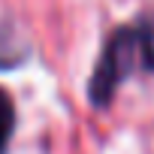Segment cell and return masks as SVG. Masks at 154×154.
Wrapping results in <instances>:
<instances>
[{
    "instance_id": "cell-1",
    "label": "cell",
    "mask_w": 154,
    "mask_h": 154,
    "mask_svg": "<svg viewBox=\"0 0 154 154\" xmlns=\"http://www.w3.org/2000/svg\"><path fill=\"white\" fill-rule=\"evenodd\" d=\"M136 72H154V15L118 27L109 36L88 85L91 103L109 106L118 88Z\"/></svg>"
},
{
    "instance_id": "cell-2",
    "label": "cell",
    "mask_w": 154,
    "mask_h": 154,
    "mask_svg": "<svg viewBox=\"0 0 154 154\" xmlns=\"http://www.w3.org/2000/svg\"><path fill=\"white\" fill-rule=\"evenodd\" d=\"M12 124H15V109L6 91H0V154H6V145L12 139Z\"/></svg>"
}]
</instances>
